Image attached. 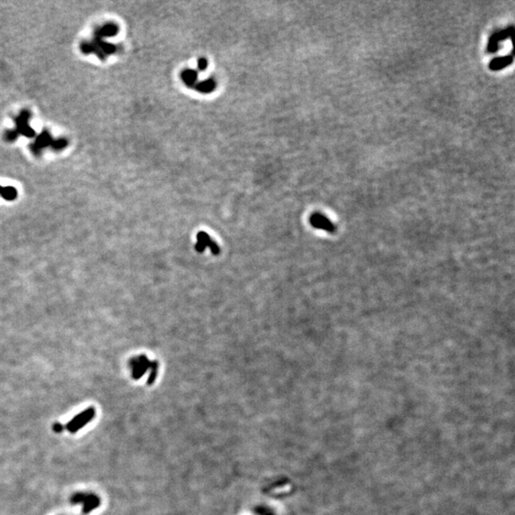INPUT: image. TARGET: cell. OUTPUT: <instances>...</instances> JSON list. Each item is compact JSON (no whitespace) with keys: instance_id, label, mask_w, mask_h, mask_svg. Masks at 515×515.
I'll use <instances>...</instances> for the list:
<instances>
[{"instance_id":"obj_4","label":"cell","mask_w":515,"mask_h":515,"mask_svg":"<svg viewBox=\"0 0 515 515\" xmlns=\"http://www.w3.org/2000/svg\"><path fill=\"white\" fill-rule=\"evenodd\" d=\"M197 239L198 241L195 245V249L199 253H203L206 247H209L214 255H219L220 251L219 245L211 239L208 234H206L205 232H200L197 235Z\"/></svg>"},{"instance_id":"obj_8","label":"cell","mask_w":515,"mask_h":515,"mask_svg":"<svg viewBox=\"0 0 515 515\" xmlns=\"http://www.w3.org/2000/svg\"><path fill=\"white\" fill-rule=\"evenodd\" d=\"M513 61V56H506V57H497L490 61L489 63V69L492 71H499L503 68L508 66Z\"/></svg>"},{"instance_id":"obj_11","label":"cell","mask_w":515,"mask_h":515,"mask_svg":"<svg viewBox=\"0 0 515 515\" xmlns=\"http://www.w3.org/2000/svg\"><path fill=\"white\" fill-rule=\"evenodd\" d=\"M117 33H118V28L115 24H107L103 27L98 29L95 32V35H96L97 38H100L102 37H113V36H115Z\"/></svg>"},{"instance_id":"obj_10","label":"cell","mask_w":515,"mask_h":515,"mask_svg":"<svg viewBox=\"0 0 515 515\" xmlns=\"http://www.w3.org/2000/svg\"><path fill=\"white\" fill-rule=\"evenodd\" d=\"M194 88L201 94H210L216 88V81L212 78H209V79L200 81L199 83H196Z\"/></svg>"},{"instance_id":"obj_14","label":"cell","mask_w":515,"mask_h":515,"mask_svg":"<svg viewBox=\"0 0 515 515\" xmlns=\"http://www.w3.org/2000/svg\"><path fill=\"white\" fill-rule=\"evenodd\" d=\"M19 134L17 131H7L5 134V140L8 142H14L17 140Z\"/></svg>"},{"instance_id":"obj_5","label":"cell","mask_w":515,"mask_h":515,"mask_svg":"<svg viewBox=\"0 0 515 515\" xmlns=\"http://www.w3.org/2000/svg\"><path fill=\"white\" fill-rule=\"evenodd\" d=\"M512 31H513V27H509V28H506L505 30H502V31H498V32H495L494 34H492L490 36V38H489V40H488L487 52L495 53L496 51L499 49V43L502 42L503 40H505L506 38H510L511 34H512Z\"/></svg>"},{"instance_id":"obj_3","label":"cell","mask_w":515,"mask_h":515,"mask_svg":"<svg viewBox=\"0 0 515 515\" xmlns=\"http://www.w3.org/2000/svg\"><path fill=\"white\" fill-rule=\"evenodd\" d=\"M72 503L73 504H83V512L89 513L92 509H95L99 506L100 500L97 496L92 493H76L72 497Z\"/></svg>"},{"instance_id":"obj_1","label":"cell","mask_w":515,"mask_h":515,"mask_svg":"<svg viewBox=\"0 0 515 515\" xmlns=\"http://www.w3.org/2000/svg\"><path fill=\"white\" fill-rule=\"evenodd\" d=\"M158 363L157 361H154V362H150L148 360V358L144 355L142 356H139V357H135L131 362H130V365H131V368H132V374H133V378L135 379H140L142 376L144 375V373L149 370V369H152L153 367Z\"/></svg>"},{"instance_id":"obj_12","label":"cell","mask_w":515,"mask_h":515,"mask_svg":"<svg viewBox=\"0 0 515 515\" xmlns=\"http://www.w3.org/2000/svg\"><path fill=\"white\" fill-rule=\"evenodd\" d=\"M51 142H52V139H51L50 135L48 134V132H44L38 138L37 143L34 146L33 151L36 153V154H38V153L40 152L41 148H43V147H45L47 145H51Z\"/></svg>"},{"instance_id":"obj_13","label":"cell","mask_w":515,"mask_h":515,"mask_svg":"<svg viewBox=\"0 0 515 515\" xmlns=\"http://www.w3.org/2000/svg\"><path fill=\"white\" fill-rule=\"evenodd\" d=\"M0 194L6 199V200H15L18 196V192L14 188V187H7V188H2L0 186Z\"/></svg>"},{"instance_id":"obj_6","label":"cell","mask_w":515,"mask_h":515,"mask_svg":"<svg viewBox=\"0 0 515 515\" xmlns=\"http://www.w3.org/2000/svg\"><path fill=\"white\" fill-rule=\"evenodd\" d=\"M310 223L315 228L322 229L329 233H333L336 227L333 223L321 213H315L310 217Z\"/></svg>"},{"instance_id":"obj_2","label":"cell","mask_w":515,"mask_h":515,"mask_svg":"<svg viewBox=\"0 0 515 515\" xmlns=\"http://www.w3.org/2000/svg\"><path fill=\"white\" fill-rule=\"evenodd\" d=\"M95 413V410L93 408L84 410L83 412L76 415L74 419L71 420L64 427V429L69 430L71 433H76L77 430L82 429L87 423H89L94 418Z\"/></svg>"},{"instance_id":"obj_7","label":"cell","mask_w":515,"mask_h":515,"mask_svg":"<svg viewBox=\"0 0 515 515\" xmlns=\"http://www.w3.org/2000/svg\"><path fill=\"white\" fill-rule=\"evenodd\" d=\"M30 116H31V114L28 111H24L21 113L17 119V122H18L17 132L18 134H22L24 136H27L29 138H32L35 136V131L28 125V119Z\"/></svg>"},{"instance_id":"obj_9","label":"cell","mask_w":515,"mask_h":515,"mask_svg":"<svg viewBox=\"0 0 515 515\" xmlns=\"http://www.w3.org/2000/svg\"><path fill=\"white\" fill-rule=\"evenodd\" d=\"M181 79L184 82V84L190 88H194L198 80V72L193 69H187L184 70L181 73Z\"/></svg>"},{"instance_id":"obj_15","label":"cell","mask_w":515,"mask_h":515,"mask_svg":"<svg viewBox=\"0 0 515 515\" xmlns=\"http://www.w3.org/2000/svg\"><path fill=\"white\" fill-rule=\"evenodd\" d=\"M208 66V62L205 58H200L199 61H198V67L200 69V71H204L206 70V68Z\"/></svg>"},{"instance_id":"obj_16","label":"cell","mask_w":515,"mask_h":515,"mask_svg":"<svg viewBox=\"0 0 515 515\" xmlns=\"http://www.w3.org/2000/svg\"><path fill=\"white\" fill-rule=\"evenodd\" d=\"M62 429H64V427H62L60 424H56V425L54 426V430H55L56 432H61V431H62Z\"/></svg>"}]
</instances>
